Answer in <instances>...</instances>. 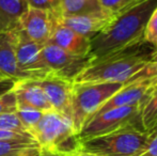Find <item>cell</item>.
I'll list each match as a JSON object with an SVG mask.
<instances>
[{"label":"cell","mask_w":157,"mask_h":156,"mask_svg":"<svg viewBox=\"0 0 157 156\" xmlns=\"http://www.w3.org/2000/svg\"><path fill=\"white\" fill-rule=\"evenodd\" d=\"M157 6V0H143L118 14L98 34L91 39V61L144 43L147 21Z\"/></svg>","instance_id":"obj_1"},{"label":"cell","mask_w":157,"mask_h":156,"mask_svg":"<svg viewBox=\"0 0 157 156\" xmlns=\"http://www.w3.org/2000/svg\"><path fill=\"white\" fill-rule=\"evenodd\" d=\"M155 47L149 43L138 44L121 51L91 61L77 76L75 83H127L151 59Z\"/></svg>","instance_id":"obj_2"},{"label":"cell","mask_w":157,"mask_h":156,"mask_svg":"<svg viewBox=\"0 0 157 156\" xmlns=\"http://www.w3.org/2000/svg\"><path fill=\"white\" fill-rule=\"evenodd\" d=\"M42 152L65 156L78 152L80 141L72 120L56 111H47L30 131Z\"/></svg>","instance_id":"obj_3"},{"label":"cell","mask_w":157,"mask_h":156,"mask_svg":"<svg viewBox=\"0 0 157 156\" xmlns=\"http://www.w3.org/2000/svg\"><path fill=\"white\" fill-rule=\"evenodd\" d=\"M147 140L149 133L128 127L80 141L78 151L93 156H138Z\"/></svg>","instance_id":"obj_4"},{"label":"cell","mask_w":157,"mask_h":156,"mask_svg":"<svg viewBox=\"0 0 157 156\" xmlns=\"http://www.w3.org/2000/svg\"><path fill=\"white\" fill-rule=\"evenodd\" d=\"M123 83H75L72 95V123L75 131H80L81 127L91 116H93Z\"/></svg>","instance_id":"obj_5"},{"label":"cell","mask_w":157,"mask_h":156,"mask_svg":"<svg viewBox=\"0 0 157 156\" xmlns=\"http://www.w3.org/2000/svg\"><path fill=\"white\" fill-rule=\"evenodd\" d=\"M140 105L118 107L93 115L86 121L77 135L79 141L128 127L143 131L140 121Z\"/></svg>","instance_id":"obj_6"},{"label":"cell","mask_w":157,"mask_h":156,"mask_svg":"<svg viewBox=\"0 0 157 156\" xmlns=\"http://www.w3.org/2000/svg\"><path fill=\"white\" fill-rule=\"evenodd\" d=\"M15 57L19 72L25 79L43 80L52 76L43 56V45L35 43L21 29L14 31Z\"/></svg>","instance_id":"obj_7"},{"label":"cell","mask_w":157,"mask_h":156,"mask_svg":"<svg viewBox=\"0 0 157 156\" xmlns=\"http://www.w3.org/2000/svg\"><path fill=\"white\" fill-rule=\"evenodd\" d=\"M43 56L49 69L50 77L72 81L77 78L91 63V57H80L68 54L58 46L47 44L43 48Z\"/></svg>","instance_id":"obj_8"},{"label":"cell","mask_w":157,"mask_h":156,"mask_svg":"<svg viewBox=\"0 0 157 156\" xmlns=\"http://www.w3.org/2000/svg\"><path fill=\"white\" fill-rule=\"evenodd\" d=\"M59 21V15L52 11L29 8L21 16L19 28L40 45H47Z\"/></svg>","instance_id":"obj_9"},{"label":"cell","mask_w":157,"mask_h":156,"mask_svg":"<svg viewBox=\"0 0 157 156\" xmlns=\"http://www.w3.org/2000/svg\"><path fill=\"white\" fill-rule=\"evenodd\" d=\"M156 86L157 83L153 82L152 80H137L125 83L94 115L118 107L134 106V105L141 106Z\"/></svg>","instance_id":"obj_10"},{"label":"cell","mask_w":157,"mask_h":156,"mask_svg":"<svg viewBox=\"0 0 157 156\" xmlns=\"http://www.w3.org/2000/svg\"><path fill=\"white\" fill-rule=\"evenodd\" d=\"M40 87L47 96L52 110L72 120V95L74 82L56 77L37 80Z\"/></svg>","instance_id":"obj_11"},{"label":"cell","mask_w":157,"mask_h":156,"mask_svg":"<svg viewBox=\"0 0 157 156\" xmlns=\"http://www.w3.org/2000/svg\"><path fill=\"white\" fill-rule=\"evenodd\" d=\"M114 17L116 16L112 15L111 13L103 11V12L93 13V14L61 17L59 18V23L74 30L77 33L91 40L96 34L103 31L113 21Z\"/></svg>","instance_id":"obj_12"},{"label":"cell","mask_w":157,"mask_h":156,"mask_svg":"<svg viewBox=\"0 0 157 156\" xmlns=\"http://www.w3.org/2000/svg\"><path fill=\"white\" fill-rule=\"evenodd\" d=\"M48 44L58 46L64 51L75 56L87 57L91 52V40L62 25L59 21Z\"/></svg>","instance_id":"obj_13"},{"label":"cell","mask_w":157,"mask_h":156,"mask_svg":"<svg viewBox=\"0 0 157 156\" xmlns=\"http://www.w3.org/2000/svg\"><path fill=\"white\" fill-rule=\"evenodd\" d=\"M13 91L16 96L17 107H28L43 112L52 110V105L43 89L39 86L37 80L25 79L17 81Z\"/></svg>","instance_id":"obj_14"},{"label":"cell","mask_w":157,"mask_h":156,"mask_svg":"<svg viewBox=\"0 0 157 156\" xmlns=\"http://www.w3.org/2000/svg\"><path fill=\"white\" fill-rule=\"evenodd\" d=\"M0 76L25 80L16 64L14 31L0 32Z\"/></svg>","instance_id":"obj_15"},{"label":"cell","mask_w":157,"mask_h":156,"mask_svg":"<svg viewBox=\"0 0 157 156\" xmlns=\"http://www.w3.org/2000/svg\"><path fill=\"white\" fill-rule=\"evenodd\" d=\"M28 9L27 0H0V32L16 31Z\"/></svg>","instance_id":"obj_16"},{"label":"cell","mask_w":157,"mask_h":156,"mask_svg":"<svg viewBox=\"0 0 157 156\" xmlns=\"http://www.w3.org/2000/svg\"><path fill=\"white\" fill-rule=\"evenodd\" d=\"M41 149L33 138L0 140V156H36Z\"/></svg>","instance_id":"obj_17"},{"label":"cell","mask_w":157,"mask_h":156,"mask_svg":"<svg viewBox=\"0 0 157 156\" xmlns=\"http://www.w3.org/2000/svg\"><path fill=\"white\" fill-rule=\"evenodd\" d=\"M105 11L99 0H60L59 3V18L61 17L79 16L93 14Z\"/></svg>","instance_id":"obj_18"},{"label":"cell","mask_w":157,"mask_h":156,"mask_svg":"<svg viewBox=\"0 0 157 156\" xmlns=\"http://www.w3.org/2000/svg\"><path fill=\"white\" fill-rule=\"evenodd\" d=\"M140 121L147 133L157 129V86L140 107Z\"/></svg>","instance_id":"obj_19"},{"label":"cell","mask_w":157,"mask_h":156,"mask_svg":"<svg viewBox=\"0 0 157 156\" xmlns=\"http://www.w3.org/2000/svg\"><path fill=\"white\" fill-rule=\"evenodd\" d=\"M44 113L45 112H43V111L28 108V107H17V110L15 111V115L17 116L23 126L29 134L36 126V124L40 122Z\"/></svg>","instance_id":"obj_20"},{"label":"cell","mask_w":157,"mask_h":156,"mask_svg":"<svg viewBox=\"0 0 157 156\" xmlns=\"http://www.w3.org/2000/svg\"><path fill=\"white\" fill-rule=\"evenodd\" d=\"M137 80H152L153 82L157 83V48L154 49L151 59L147 61L143 69L139 71L128 82Z\"/></svg>","instance_id":"obj_21"},{"label":"cell","mask_w":157,"mask_h":156,"mask_svg":"<svg viewBox=\"0 0 157 156\" xmlns=\"http://www.w3.org/2000/svg\"><path fill=\"white\" fill-rule=\"evenodd\" d=\"M143 0H99L101 8L117 16Z\"/></svg>","instance_id":"obj_22"},{"label":"cell","mask_w":157,"mask_h":156,"mask_svg":"<svg viewBox=\"0 0 157 156\" xmlns=\"http://www.w3.org/2000/svg\"><path fill=\"white\" fill-rule=\"evenodd\" d=\"M0 131H11L21 134H29L15 113H6V115L0 116Z\"/></svg>","instance_id":"obj_23"},{"label":"cell","mask_w":157,"mask_h":156,"mask_svg":"<svg viewBox=\"0 0 157 156\" xmlns=\"http://www.w3.org/2000/svg\"><path fill=\"white\" fill-rule=\"evenodd\" d=\"M144 40L150 45L157 48V6L147 21L144 31Z\"/></svg>","instance_id":"obj_24"},{"label":"cell","mask_w":157,"mask_h":156,"mask_svg":"<svg viewBox=\"0 0 157 156\" xmlns=\"http://www.w3.org/2000/svg\"><path fill=\"white\" fill-rule=\"evenodd\" d=\"M17 110V101L14 91L4 94L0 97V116L6 113H15Z\"/></svg>","instance_id":"obj_25"},{"label":"cell","mask_w":157,"mask_h":156,"mask_svg":"<svg viewBox=\"0 0 157 156\" xmlns=\"http://www.w3.org/2000/svg\"><path fill=\"white\" fill-rule=\"evenodd\" d=\"M29 8L39 9V10L52 11L59 15V3L60 0H27Z\"/></svg>","instance_id":"obj_26"},{"label":"cell","mask_w":157,"mask_h":156,"mask_svg":"<svg viewBox=\"0 0 157 156\" xmlns=\"http://www.w3.org/2000/svg\"><path fill=\"white\" fill-rule=\"evenodd\" d=\"M138 156H157V129L149 134L147 146Z\"/></svg>","instance_id":"obj_27"},{"label":"cell","mask_w":157,"mask_h":156,"mask_svg":"<svg viewBox=\"0 0 157 156\" xmlns=\"http://www.w3.org/2000/svg\"><path fill=\"white\" fill-rule=\"evenodd\" d=\"M17 80L10 77H0V97L14 89Z\"/></svg>","instance_id":"obj_28"},{"label":"cell","mask_w":157,"mask_h":156,"mask_svg":"<svg viewBox=\"0 0 157 156\" xmlns=\"http://www.w3.org/2000/svg\"><path fill=\"white\" fill-rule=\"evenodd\" d=\"M65 156H93V155H90V154H87V153H82V152H75V153H72V154H68V155H65Z\"/></svg>","instance_id":"obj_29"},{"label":"cell","mask_w":157,"mask_h":156,"mask_svg":"<svg viewBox=\"0 0 157 156\" xmlns=\"http://www.w3.org/2000/svg\"><path fill=\"white\" fill-rule=\"evenodd\" d=\"M36 156H60V155H56V154H52V153H47V152H42L40 154H37Z\"/></svg>","instance_id":"obj_30"}]
</instances>
